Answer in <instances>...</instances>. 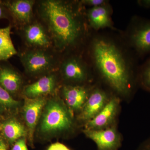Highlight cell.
Here are the masks:
<instances>
[{
	"label": "cell",
	"instance_id": "cell-15",
	"mask_svg": "<svg viewBox=\"0 0 150 150\" xmlns=\"http://www.w3.org/2000/svg\"><path fill=\"white\" fill-rule=\"evenodd\" d=\"M112 12V8L108 2L90 8L86 11L89 27L96 31L107 28L114 29L111 18Z\"/></svg>",
	"mask_w": 150,
	"mask_h": 150
},
{
	"label": "cell",
	"instance_id": "cell-12",
	"mask_svg": "<svg viewBox=\"0 0 150 150\" xmlns=\"http://www.w3.org/2000/svg\"><path fill=\"white\" fill-rule=\"evenodd\" d=\"M58 76L54 72L42 76L33 83L25 86L22 89L24 98H35L54 95L58 88Z\"/></svg>",
	"mask_w": 150,
	"mask_h": 150
},
{
	"label": "cell",
	"instance_id": "cell-6",
	"mask_svg": "<svg viewBox=\"0 0 150 150\" xmlns=\"http://www.w3.org/2000/svg\"><path fill=\"white\" fill-rule=\"evenodd\" d=\"M127 43L137 56L150 53V20L135 18L126 34Z\"/></svg>",
	"mask_w": 150,
	"mask_h": 150
},
{
	"label": "cell",
	"instance_id": "cell-5",
	"mask_svg": "<svg viewBox=\"0 0 150 150\" xmlns=\"http://www.w3.org/2000/svg\"><path fill=\"white\" fill-rule=\"evenodd\" d=\"M59 69L66 85H83L90 78V65L80 55H71L65 58Z\"/></svg>",
	"mask_w": 150,
	"mask_h": 150
},
{
	"label": "cell",
	"instance_id": "cell-18",
	"mask_svg": "<svg viewBox=\"0 0 150 150\" xmlns=\"http://www.w3.org/2000/svg\"><path fill=\"white\" fill-rule=\"evenodd\" d=\"M12 25L0 28V62H5L17 54L11 33Z\"/></svg>",
	"mask_w": 150,
	"mask_h": 150
},
{
	"label": "cell",
	"instance_id": "cell-10",
	"mask_svg": "<svg viewBox=\"0 0 150 150\" xmlns=\"http://www.w3.org/2000/svg\"><path fill=\"white\" fill-rule=\"evenodd\" d=\"M120 100L118 96L110 97L104 108L98 114L84 124L85 129L99 130L113 126L119 112Z\"/></svg>",
	"mask_w": 150,
	"mask_h": 150
},
{
	"label": "cell",
	"instance_id": "cell-16",
	"mask_svg": "<svg viewBox=\"0 0 150 150\" xmlns=\"http://www.w3.org/2000/svg\"><path fill=\"white\" fill-rule=\"evenodd\" d=\"M23 79L11 65L0 64V86L9 93L16 94L21 90Z\"/></svg>",
	"mask_w": 150,
	"mask_h": 150
},
{
	"label": "cell",
	"instance_id": "cell-1",
	"mask_svg": "<svg viewBox=\"0 0 150 150\" xmlns=\"http://www.w3.org/2000/svg\"><path fill=\"white\" fill-rule=\"evenodd\" d=\"M81 1L43 0L38 13L57 51H73L88 37L90 28Z\"/></svg>",
	"mask_w": 150,
	"mask_h": 150
},
{
	"label": "cell",
	"instance_id": "cell-2",
	"mask_svg": "<svg viewBox=\"0 0 150 150\" xmlns=\"http://www.w3.org/2000/svg\"><path fill=\"white\" fill-rule=\"evenodd\" d=\"M117 40L97 34L90 38L89 55L91 66L105 83L119 96L131 95L138 82L136 62Z\"/></svg>",
	"mask_w": 150,
	"mask_h": 150
},
{
	"label": "cell",
	"instance_id": "cell-26",
	"mask_svg": "<svg viewBox=\"0 0 150 150\" xmlns=\"http://www.w3.org/2000/svg\"><path fill=\"white\" fill-rule=\"evenodd\" d=\"M138 3L141 6L146 8H150V0H140L138 1Z\"/></svg>",
	"mask_w": 150,
	"mask_h": 150
},
{
	"label": "cell",
	"instance_id": "cell-19",
	"mask_svg": "<svg viewBox=\"0 0 150 150\" xmlns=\"http://www.w3.org/2000/svg\"><path fill=\"white\" fill-rule=\"evenodd\" d=\"M138 83L142 88L150 92V56L138 69Z\"/></svg>",
	"mask_w": 150,
	"mask_h": 150
},
{
	"label": "cell",
	"instance_id": "cell-7",
	"mask_svg": "<svg viewBox=\"0 0 150 150\" xmlns=\"http://www.w3.org/2000/svg\"><path fill=\"white\" fill-rule=\"evenodd\" d=\"M24 99L22 106L23 117L27 129L28 142L32 145L36 128L47 98L44 97L35 98H24Z\"/></svg>",
	"mask_w": 150,
	"mask_h": 150
},
{
	"label": "cell",
	"instance_id": "cell-17",
	"mask_svg": "<svg viewBox=\"0 0 150 150\" xmlns=\"http://www.w3.org/2000/svg\"><path fill=\"white\" fill-rule=\"evenodd\" d=\"M0 131L10 143L16 142L23 137H27L25 125L16 118H10L2 123L0 125Z\"/></svg>",
	"mask_w": 150,
	"mask_h": 150
},
{
	"label": "cell",
	"instance_id": "cell-27",
	"mask_svg": "<svg viewBox=\"0 0 150 150\" xmlns=\"http://www.w3.org/2000/svg\"><path fill=\"white\" fill-rule=\"evenodd\" d=\"M0 150H7V146L5 142L1 138H0Z\"/></svg>",
	"mask_w": 150,
	"mask_h": 150
},
{
	"label": "cell",
	"instance_id": "cell-20",
	"mask_svg": "<svg viewBox=\"0 0 150 150\" xmlns=\"http://www.w3.org/2000/svg\"><path fill=\"white\" fill-rule=\"evenodd\" d=\"M21 102L14 99L10 94L0 86V106L6 108H16L21 105Z\"/></svg>",
	"mask_w": 150,
	"mask_h": 150
},
{
	"label": "cell",
	"instance_id": "cell-24",
	"mask_svg": "<svg viewBox=\"0 0 150 150\" xmlns=\"http://www.w3.org/2000/svg\"><path fill=\"white\" fill-rule=\"evenodd\" d=\"M47 150H70L67 146L60 143L52 144Z\"/></svg>",
	"mask_w": 150,
	"mask_h": 150
},
{
	"label": "cell",
	"instance_id": "cell-11",
	"mask_svg": "<svg viewBox=\"0 0 150 150\" xmlns=\"http://www.w3.org/2000/svg\"><path fill=\"white\" fill-rule=\"evenodd\" d=\"M83 132L96 143L98 150H117L121 146V137L115 124L102 130L84 129Z\"/></svg>",
	"mask_w": 150,
	"mask_h": 150
},
{
	"label": "cell",
	"instance_id": "cell-25",
	"mask_svg": "<svg viewBox=\"0 0 150 150\" xmlns=\"http://www.w3.org/2000/svg\"><path fill=\"white\" fill-rule=\"evenodd\" d=\"M138 150H150V137L142 143Z\"/></svg>",
	"mask_w": 150,
	"mask_h": 150
},
{
	"label": "cell",
	"instance_id": "cell-22",
	"mask_svg": "<svg viewBox=\"0 0 150 150\" xmlns=\"http://www.w3.org/2000/svg\"><path fill=\"white\" fill-rule=\"evenodd\" d=\"M12 150H28L26 145L25 137H23L16 141Z\"/></svg>",
	"mask_w": 150,
	"mask_h": 150
},
{
	"label": "cell",
	"instance_id": "cell-13",
	"mask_svg": "<svg viewBox=\"0 0 150 150\" xmlns=\"http://www.w3.org/2000/svg\"><path fill=\"white\" fill-rule=\"evenodd\" d=\"M92 87L86 85L65 84L61 88L63 100L73 113H79L88 98Z\"/></svg>",
	"mask_w": 150,
	"mask_h": 150
},
{
	"label": "cell",
	"instance_id": "cell-4",
	"mask_svg": "<svg viewBox=\"0 0 150 150\" xmlns=\"http://www.w3.org/2000/svg\"><path fill=\"white\" fill-rule=\"evenodd\" d=\"M47 50L30 49L19 55L27 74L33 77L42 76L54 72L57 62L53 55Z\"/></svg>",
	"mask_w": 150,
	"mask_h": 150
},
{
	"label": "cell",
	"instance_id": "cell-3",
	"mask_svg": "<svg viewBox=\"0 0 150 150\" xmlns=\"http://www.w3.org/2000/svg\"><path fill=\"white\" fill-rule=\"evenodd\" d=\"M74 126V113L63 100L54 96L47 99L36 129L39 137L48 139L70 132Z\"/></svg>",
	"mask_w": 150,
	"mask_h": 150
},
{
	"label": "cell",
	"instance_id": "cell-23",
	"mask_svg": "<svg viewBox=\"0 0 150 150\" xmlns=\"http://www.w3.org/2000/svg\"><path fill=\"white\" fill-rule=\"evenodd\" d=\"M10 18L8 11L3 4L2 1H0V20L3 19Z\"/></svg>",
	"mask_w": 150,
	"mask_h": 150
},
{
	"label": "cell",
	"instance_id": "cell-9",
	"mask_svg": "<svg viewBox=\"0 0 150 150\" xmlns=\"http://www.w3.org/2000/svg\"><path fill=\"white\" fill-rule=\"evenodd\" d=\"M107 93L99 87H93L82 109L77 115L78 121L85 124L104 108L110 99Z\"/></svg>",
	"mask_w": 150,
	"mask_h": 150
},
{
	"label": "cell",
	"instance_id": "cell-8",
	"mask_svg": "<svg viewBox=\"0 0 150 150\" xmlns=\"http://www.w3.org/2000/svg\"><path fill=\"white\" fill-rule=\"evenodd\" d=\"M21 28V34L25 43L31 49L48 50L53 46L50 35L40 23L32 22Z\"/></svg>",
	"mask_w": 150,
	"mask_h": 150
},
{
	"label": "cell",
	"instance_id": "cell-14",
	"mask_svg": "<svg viewBox=\"0 0 150 150\" xmlns=\"http://www.w3.org/2000/svg\"><path fill=\"white\" fill-rule=\"evenodd\" d=\"M2 2L14 23L22 27L32 22L35 1L5 0Z\"/></svg>",
	"mask_w": 150,
	"mask_h": 150
},
{
	"label": "cell",
	"instance_id": "cell-21",
	"mask_svg": "<svg viewBox=\"0 0 150 150\" xmlns=\"http://www.w3.org/2000/svg\"><path fill=\"white\" fill-rule=\"evenodd\" d=\"M81 2L84 6H86L93 8L102 5L108 2L106 0H82Z\"/></svg>",
	"mask_w": 150,
	"mask_h": 150
}]
</instances>
